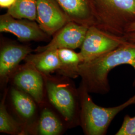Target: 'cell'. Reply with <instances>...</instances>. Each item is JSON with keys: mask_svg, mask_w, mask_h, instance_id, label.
Returning <instances> with one entry per match:
<instances>
[{"mask_svg": "<svg viewBox=\"0 0 135 135\" xmlns=\"http://www.w3.org/2000/svg\"><path fill=\"white\" fill-rule=\"evenodd\" d=\"M8 90H5L0 104V132L12 135H28L24 126L8 112L6 104Z\"/></svg>", "mask_w": 135, "mask_h": 135, "instance_id": "obj_16", "label": "cell"}, {"mask_svg": "<svg viewBox=\"0 0 135 135\" xmlns=\"http://www.w3.org/2000/svg\"><path fill=\"white\" fill-rule=\"evenodd\" d=\"M127 41L124 36L108 32L95 25L90 26L79 52L82 63L112 51Z\"/></svg>", "mask_w": 135, "mask_h": 135, "instance_id": "obj_5", "label": "cell"}, {"mask_svg": "<svg viewBox=\"0 0 135 135\" xmlns=\"http://www.w3.org/2000/svg\"><path fill=\"white\" fill-rule=\"evenodd\" d=\"M133 32H135V21L128 27V28L127 30L126 33Z\"/></svg>", "mask_w": 135, "mask_h": 135, "instance_id": "obj_21", "label": "cell"}, {"mask_svg": "<svg viewBox=\"0 0 135 135\" xmlns=\"http://www.w3.org/2000/svg\"><path fill=\"white\" fill-rule=\"evenodd\" d=\"M123 65H130L135 71V42L127 41L112 51L81 63L79 69L81 83L90 93L107 94L110 90L109 73ZM133 85L135 86V76Z\"/></svg>", "mask_w": 135, "mask_h": 135, "instance_id": "obj_1", "label": "cell"}, {"mask_svg": "<svg viewBox=\"0 0 135 135\" xmlns=\"http://www.w3.org/2000/svg\"><path fill=\"white\" fill-rule=\"evenodd\" d=\"M80 103V125L85 135H106L112 121L128 107L135 105V95L121 105L105 108L96 104L81 83L78 89Z\"/></svg>", "mask_w": 135, "mask_h": 135, "instance_id": "obj_3", "label": "cell"}, {"mask_svg": "<svg viewBox=\"0 0 135 135\" xmlns=\"http://www.w3.org/2000/svg\"><path fill=\"white\" fill-rule=\"evenodd\" d=\"M115 135H135V116L126 115L121 128Z\"/></svg>", "mask_w": 135, "mask_h": 135, "instance_id": "obj_18", "label": "cell"}, {"mask_svg": "<svg viewBox=\"0 0 135 135\" xmlns=\"http://www.w3.org/2000/svg\"><path fill=\"white\" fill-rule=\"evenodd\" d=\"M89 27L70 21L53 35L49 43L43 46H39L34 50L35 53L45 51L81 48Z\"/></svg>", "mask_w": 135, "mask_h": 135, "instance_id": "obj_8", "label": "cell"}, {"mask_svg": "<svg viewBox=\"0 0 135 135\" xmlns=\"http://www.w3.org/2000/svg\"><path fill=\"white\" fill-rule=\"evenodd\" d=\"M16 0H0V7L1 8L9 9L14 4Z\"/></svg>", "mask_w": 135, "mask_h": 135, "instance_id": "obj_19", "label": "cell"}, {"mask_svg": "<svg viewBox=\"0 0 135 135\" xmlns=\"http://www.w3.org/2000/svg\"><path fill=\"white\" fill-rule=\"evenodd\" d=\"M37 0H16L7 13L15 18L36 21Z\"/></svg>", "mask_w": 135, "mask_h": 135, "instance_id": "obj_17", "label": "cell"}, {"mask_svg": "<svg viewBox=\"0 0 135 135\" xmlns=\"http://www.w3.org/2000/svg\"><path fill=\"white\" fill-rule=\"evenodd\" d=\"M56 1L70 21L88 27L98 24L93 0Z\"/></svg>", "mask_w": 135, "mask_h": 135, "instance_id": "obj_12", "label": "cell"}, {"mask_svg": "<svg viewBox=\"0 0 135 135\" xmlns=\"http://www.w3.org/2000/svg\"><path fill=\"white\" fill-rule=\"evenodd\" d=\"M124 37L127 41L132 42H135V32L127 33L125 34Z\"/></svg>", "mask_w": 135, "mask_h": 135, "instance_id": "obj_20", "label": "cell"}, {"mask_svg": "<svg viewBox=\"0 0 135 135\" xmlns=\"http://www.w3.org/2000/svg\"><path fill=\"white\" fill-rule=\"evenodd\" d=\"M41 109L37 125V135H60L67 128L61 117L48 103Z\"/></svg>", "mask_w": 135, "mask_h": 135, "instance_id": "obj_13", "label": "cell"}, {"mask_svg": "<svg viewBox=\"0 0 135 135\" xmlns=\"http://www.w3.org/2000/svg\"><path fill=\"white\" fill-rule=\"evenodd\" d=\"M10 80L13 87L32 97L39 108L48 103L43 75L29 63L19 66Z\"/></svg>", "mask_w": 135, "mask_h": 135, "instance_id": "obj_6", "label": "cell"}, {"mask_svg": "<svg viewBox=\"0 0 135 135\" xmlns=\"http://www.w3.org/2000/svg\"><path fill=\"white\" fill-rule=\"evenodd\" d=\"M24 61L44 75L58 72L60 68L58 50H48L34 54H30Z\"/></svg>", "mask_w": 135, "mask_h": 135, "instance_id": "obj_14", "label": "cell"}, {"mask_svg": "<svg viewBox=\"0 0 135 135\" xmlns=\"http://www.w3.org/2000/svg\"><path fill=\"white\" fill-rule=\"evenodd\" d=\"M0 32L13 34L21 42H46L50 36L40 28L36 21L17 19L7 12L0 16Z\"/></svg>", "mask_w": 135, "mask_h": 135, "instance_id": "obj_7", "label": "cell"}, {"mask_svg": "<svg viewBox=\"0 0 135 135\" xmlns=\"http://www.w3.org/2000/svg\"><path fill=\"white\" fill-rule=\"evenodd\" d=\"M11 99L14 109L28 134H37L39 120L37 103L28 94L14 87L11 90Z\"/></svg>", "mask_w": 135, "mask_h": 135, "instance_id": "obj_9", "label": "cell"}, {"mask_svg": "<svg viewBox=\"0 0 135 135\" xmlns=\"http://www.w3.org/2000/svg\"><path fill=\"white\" fill-rule=\"evenodd\" d=\"M60 68L58 74L75 79L79 76V66L82 63V58L79 53L70 49H58Z\"/></svg>", "mask_w": 135, "mask_h": 135, "instance_id": "obj_15", "label": "cell"}, {"mask_svg": "<svg viewBox=\"0 0 135 135\" xmlns=\"http://www.w3.org/2000/svg\"><path fill=\"white\" fill-rule=\"evenodd\" d=\"M30 46L13 42L3 44L0 51V78L1 81L7 83L19 64L30 54L34 52Z\"/></svg>", "mask_w": 135, "mask_h": 135, "instance_id": "obj_11", "label": "cell"}, {"mask_svg": "<svg viewBox=\"0 0 135 135\" xmlns=\"http://www.w3.org/2000/svg\"><path fill=\"white\" fill-rule=\"evenodd\" d=\"M70 21L56 0H37L36 22L49 36H53Z\"/></svg>", "mask_w": 135, "mask_h": 135, "instance_id": "obj_10", "label": "cell"}, {"mask_svg": "<svg viewBox=\"0 0 135 135\" xmlns=\"http://www.w3.org/2000/svg\"><path fill=\"white\" fill-rule=\"evenodd\" d=\"M98 27L124 36L135 21V0H93Z\"/></svg>", "mask_w": 135, "mask_h": 135, "instance_id": "obj_4", "label": "cell"}, {"mask_svg": "<svg viewBox=\"0 0 135 135\" xmlns=\"http://www.w3.org/2000/svg\"><path fill=\"white\" fill-rule=\"evenodd\" d=\"M47 100L67 128L80 125V103L78 89L71 78L59 75H44Z\"/></svg>", "mask_w": 135, "mask_h": 135, "instance_id": "obj_2", "label": "cell"}]
</instances>
